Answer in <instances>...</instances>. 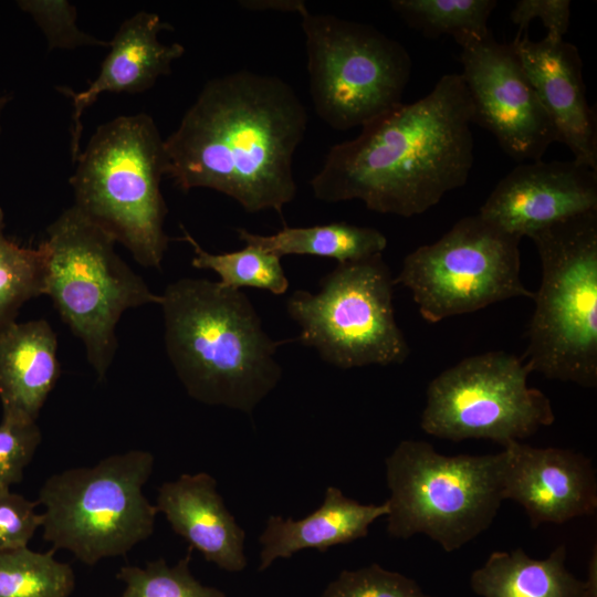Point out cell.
Masks as SVG:
<instances>
[{"mask_svg":"<svg viewBox=\"0 0 597 597\" xmlns=\"http://www.w3.org/2000/svg\"><path fill=\"white\" fill-rule=\"evenodd\" d=\"M172 28L156 13L140 11L125 20L109 41L98 75L87 88L73 92L70 87L56 88L69 96L73 105L71 154L75 163L80 156L82 134L81 117L103 93H142L156 81L171 72L172 63L185 53L180 43L164 44L159 41L163 30Z\"/></svg>","mask_w":597,"mask_h":597,"instance_id":"obj_17","label":"cell"},{"mask_svg":"<svg viewBox=\"0 0 597 597\" xmlns=\"http://www.w3.org/2000/svg\"><path fill=\"white\" fill-rule=\"evenodd\" d=\"M239 240L277 256L289 254L335 259L338 263L355 262L383 254L386 237L375 228L346 222L312 227H284L273 234L237 229Z\"/></svg>","mask_w":597,"mask_h":597,"instance_id":"obj_22","label":"cell"},{"mask_svg":"<svg viewBox=\"0 0 597 597\" xmlns=\"http://www.w3.org/2000/svg\"><path fill=\"white\" fill-rule=\"evenodd\" d=\"M315 113L348 130L401 104L411 74L406 48L369 24L332 14L298 13Z\"/></svg>","mask_w":597,"mask_h":597,"instance_id":"obj_9","label":"cell"},{"mask_svg":"<svg viewBox=\"0 0 597 597\" xmlns=\"http://www.w3.org/2000/svg\"><path fill=\"white\" fill-rule=\"evenodd\" d=\"M239 6L248 10L256 11H281L300 13L306 7L305 2L300 0H244L239 1Z\"/></svg>","mask_w":597,"mask_h":597,"instance_id":"obj_33","label":"cell"},{"mask_svg":"<svg viewBox=\"0 0 597 597\" xmlns=\"http://www.w3.org/2000/svg\"><path fill=\"white\" fill-rule=\"evenodd\" d=\"M542 268L522 357L531 371L597 385V211L533 233Z\"/></svg>","mask_w":597,"mask_h":597,"instance_id":"obj_5","label":"cell"},{"mask_svg":"<svg viewBox=\"0 0 597 597\" xmlns=\"http://www.w3.org/2000/svg\"><path fill=\"white\" fill-rule=\"evenodd\" d=\"M18 7L30 14L44 33L49 51L86 45L109 46V41L83 32L76 23V8L64 0H22Z\"/></svg>","mask_w":597,"mask_h":597,"instance_id":"obj_29","label":"cell"},{"mask_svg":"<svg viewBox=\"0 0 597 597\" xmlns=\"http://www.w3.org/2000/svg\"><path fill=\"white\" fill-rule=\"evenodd\" d=\"M388 505L363 504L349 499L335 486H328L322 505L301 520L271 515L260 535L262 545L259 570L266 569L276 558L314 548L322 553L339 544L367 536L369 526L387 515Z\"/></svg>","mask_w":597,"mask_h":597,"instance_id":"obj_20","label":"cell"},{"mask_svg":"<svg viewBox=\"0 0 597 597\" xmlns=\"http://www.w3.org/2000/svg\"><path fill=\"white\" fill-rule=\"evenodd\" d=\"M530 373L523 358L504 350L462 359L428 385L422 430L455 442L488 439L503 447L551 426V400L527 385Z\"/></svg>","mask_w":597,"mask_h":597,"instance_id":"obj_12","label":"cell"},{"mask_svg":"<svg viewBox=\"0 0 597 597\" xmlns=\"http://www.w3.org/2000/svg\"><path fill=\"white\" fill-rule=\"evenodd\" d=\"M154 462L149 451L134 449L49 476L36 500L44 541L88 566L126 555L154 532L158 510L143 492Z\"/></svg>","mask_w":597,"mask_h":597,"instance_id":"obj_8","label":"cell"},{"mask_svg":"<svg viewBox=\"0 0 597 597\" xmlns=\"http://www.w3.org/2000/svg\"><path fill=\"white\" fill-rule=\"evenodd\" d=\"M472 104L460 73L423 97L401 103L333 145L311 180L325 202L360 200L404 218L436 206L468 181L473 165Z\"/></svg>","mask_w":597,"mask_h":597,"instance_id":"obj_2","label":"cell"},{"mask_svg":"<svg viewBox=\"0 0 597 597\" xmlns=\"http://www.w3.org/2000/svg\"><path fill=\"white\" fill-rule=\"evenodd\" d=\"M75 164L74 206L142 266L160 269L169 243L160 190L168 160L155 121L140 113L98 126Z\"/></svg>","mask_w":597,"mask_h":597,"instance_id":"obj_4","label":"cell"},{"mask_svg":"<svg viewBox=\"0 0 597 597\" xmlns=\"http://www.w3.org/2000/svg\"><path fill=\"white\" fill-rule=\"evenodd\" d=\"M541 19L547 33V39L564 40L569 28L570 1L569 0H520L511 13L512 23L516 24L519 32L516 38L523 35L533 19Z\"/></svg>","mask_w":597,"mask_h":597,"instance_id":"obj_32","label":"cell"},{"mask_svg":"<svg viewBox=\"0 0 597 597\" xmlns=\"http://www.w3.org/2000/svg\"><path fill=\"white\" fill-rule=\"evenodd\" d=\"M42 440L36 422L1 419L0 422V492L22 481L28 464Z\"/></svg>","mask_w":597,"mask_h":597,"instance_id":"obj_30","label":"cell"},{"mask_svg":"<svg viewBox=\"0 0 597 597\" xmlns=\"http://www.w3.org/2000/svg\"><path fill=\"white\" fill-rule=\"evenodd\" d=\"M36 501L10 490L0 492V552L28 547L43 523V514L36 513Z\"/></svg>","mask_w":597,"mask_h":597,"instance_id":"obj_31","label":"cell"},{"mask_svg":"<svg viewBox=\"0 0 597 597\" xmlns=\"http://www.w3.org/2000/svg\"><path fill=\"white\" fill-rule=\"evenodd\" d=\"M321 597H431L418 583L400 573L370 564L356 570H343Z\"/></svg>","mask_w":597,"mask_h":597,"instance_id":"obj_28","label":"cell"},{"mask_svg":"<svg viewBox=\"0 0 597 597\" xmlns=\"http://www.w3.org/2000/svg\"><path fill=\"white\" fill-rule=\"evenodd\" d=\"M511 45L535 90L557 134L574 160L597 170V126L583 77L577 48L565 40L544 38L532 41L527 34Z\"/></svg>","mask_w":597,"mask_h":597,"instance_id":"obj_16","label":"cell"},{"mask_svg":"<svg viewBox=\"0 0 597 597\" xmlns=\"http://www.w3.org/2000/svg\"><path fill=\"white\" fill-rule=\"evenodd\" d=\"M55 551L0 552V597H70L75 575L69 564L55 559Z\"/></svg>","mask_w":597,"mask_h":597,"instance_id":"obj_25","label":"cell"},{"mask_svg":"<svg viewBox=\"0 0 597 597\" xmlns=\"http://www.w3.org/2000/svg\"><path fill=\"white\" fill-rule=\"evenodd\" d=\"M501 459L503 499L522 505L533 528L595 513L596 473L584 454L510 441Z\"/></svg>","mask_w":597,"mask_h":597,"instance_id":"obj_15","label":"cell"},{"mask_svg":"<svg viewBox=\"0 0 597 597\" xmlns=\"http://www.w3.org/2000/svg\"><path fill=\"white\" fill-rule=\"evenodd\" d=\"M565 562L564 544L544 559H534L522 548L493 552L471 574L470 586L480 597H597L596 548L585 580L576 578Z\"/></svg>","mask_w":597,"mask_h":597,"instance_id":"obj_21","label":"cell"},{"mask_svg":"<svg viewBox=\"0 0 597 597\" xmlns=\"http://www.w3.org/2000/svg\"><path fill=\"white\" fill-rule=\"evenodd\" d=\"M160 296L166 353L187 394L251 415L281 379L282 342L265 333L248 296L193 277L168 284Z\"/></svg>","mask_w":597,"mask_h":597,"instance_id":"obj_3","label":"cell"},{"mask_svg":"<svg viewBox=\"0 0 597 597\" xmlns=\"http://www.w3.org/2000/svg\"><path fill=\"white\" fill-rule=\"evenodd\" d=\"M4 212L0 207V332L15 322L20 308L43 295L44 262L38 248L22 247L4 233Z\"/></svg>","mask_w":597,"mask_h":597,"instance_id":"obj_26","label":"cell"},{"mask_svg":"<svg viewBox=\"0 0 597 597\" xmlns=\"http://www.w3.org/2000/svg\"><path fill=\"white\" fill-rule=\"evenodd\" d=\"M216 488V480L206 472L185 473L160 485L155 505L190 549L221 569L241 572L248 564L245 533Z\"/></svg>","mask_w":597,"mask_h":597,"instance_id":"obj_18","label":"cell"},{"mask_svg":"<svg viewBox=\"0 0 597 597\" xmlns=\"http://www.w3.org/2000/svg\"><path fill=\"white\" fill-rule=\"evenodd\" d=\"M39 244L44 262V292L62 321L83 344L87 362L103 380L116 349V326L130 308L160 304L116 252L115 239L74 205L46 229Z\"/></svg>","mask_w":597,"mask_h":597,"instance_id":"obj_6","label":"cell"},{"mask_svg":"<svg viewBox=\"0 0 597 597\" xmlns=\"http://www.w3.org/2000/svg\"><path fill=\"white\" fill-rule=\"evenodd\" d=\"M306 108L284 80L248 70L208 81L165 139L167 174L181 191L209 188L254 213L296 196L293 158Z\"/></svg>","mask_w":597,"mask_h":597,"instance_id":"obj_1","label":"cell"},{"mask_svg":"<svg viewBox=\"0 0 597 597\" xmlns=\"http://www.w3.org/2000/svg\"><path fill=\"white\" fill-rule=\"evenodd\" d=\"M9 101H10V96L0 94V118H1L2 111ZM0 132H1V125H0Z\"/></svg>","mask_w":597,"mask_h":597,"instance_id":"obj_34","label":"cell"},{"mask_svg":"<svg viewBox=\"0 0 597 597\" xmlns=\"http://www.w3.org/2000/svg\"><path fill=\"white\" fill-rule=\"evenodd\" d=\"M185 240L192 248L191 265L211 270L227 287H253L281 295L287 291L289 280L281 264V258L258 248L245 245L233 252L211 253L206 251L193 237L181 227Z\"/></svg>","mask_w":597,"mask_h":597,"instance_id":"obj_24","label":"cell"},{"mask_svg":"<svg viewBox=\"0 0 597 597\" xmlns=\"http://www.w3.org/2000/svg\"><path fill=\"white\" fill-rule=\"evenodd\" d=\"M591 211H597V170L574 159H540L511 170L478 213L522 239Z\"/></svg>","mask_w":597,"mask_h":597,"instance_id":"obj_14","label":"cell"},{"mask_svg":"<svg viewBox=\"0 0 597 597\" xmlns=\"http://www.w3.org/2000/svg\"><path fill=\"white\" fill-rule=\"evenodd\" d=\"M394 286L383 254L338 263L317 293L293 292L286 310L301 328L298 341L331 365L402 364L410 348L395 318Z\"/></svg>","mask_w":597,"mask_h":597,"instance_id":"obj_10","label":"cell"},{"mask_svg":"<svg viewBox=\"0 0 597 597\" xmlns=\"http://www.w3.org/2000/svg\"><path fill=\"white\" fill-rule=\"evenodd\" d=\"M391 9L425 36L451 35L460 44L471 36L491 32L489 19L495 0H392Z\"/></svg>","mask_w":597,"mask_h":597,"instance_id":"obj_23","label":"cell"},{"mask_svg":"<svg viewBox=\"0 0 597 597\" xmlns=\"http://www.w3.org/2000/svg\"><path fill=\"white\" fill-rule=\"evenodd\" d=\"M61 374L57 338L45 320L13 322L0 332L2 419L36 422Z\"/></svg>","mask_w":597,"mask_h":597,"instance_id":"obj_19","label":"cell"},{"mask_svg":"<svg viewBox=\"0 0 597 597\" xmlns=\"http://www.w3.org/2000/svg\"><path fill=\"white\" fill-rule=\"evenodd\" d=\"M191 551L172 566L164 558L145 567L123 566L116 574L125 583L118 597H226L222 590L205 586L193 577L189 569Z\"/></svg>","mask_w":597,"mask_h":597,"instance_id":"obj_27","label":"cell"},{"mask_svg":"<svg viewBox=\"0 0 597 597\" xmlns=\"http://www.w3.org/2000/svg\"><path fill=\"white\" fill-rule=\"evenodd\" d=\"M520 242L479 213L468 216L406 255L394 283L411 292L422 318L433 324L509 298H533L520 274Z\"/></svg>","mask_w":597,"mask_h":597,"instance_id":"obj_11","label":"cell"},{"mask_svg":"<svg viewBox=\"0 0 597 597\" xmlns=\"http://www.w3.org/2000/svg\"><path fill=\"white\" fill-rule=\"evenodd\" d=\"M459 45L473 124L490 132L513 159H542L557 134L511 43L489 32Z\"/></svg>","mask_w":597,"mask_h":597,"instance_id":"obj_13","label":"cell"},{"mask_svg":"<svg viewBox=\"0 0 597 597\" xmlns=\"http://www.w3.org/2000/svg\"><path fill=\"white\" fill-rule=\"evenodd\" d=\"M501 461V452L444 455L426 441H401L385 461L388 534L461 548L490 527L504 500Z\"/></svg>","mask_w":597,"mask_h":597,"instance_id":"obj_7","label":"cell"}]
</instances>
